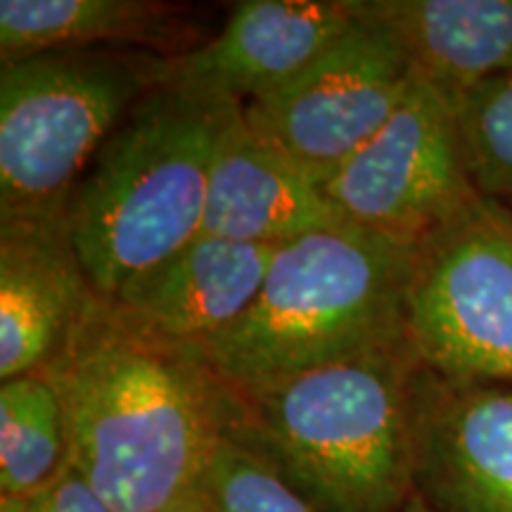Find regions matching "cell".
I'll list each match as a JSON object with an SVG mask.
<instances>
[{"mask_svg":"<svg viewBox=\"0 0 512 512\" xmlns=\"http://www.w3.org/2000/svg\"><path fill=\"white\" fill-rule=\"evenodd\" d=\"M60 394L69 458L117 512H155L200 484L226 387L197 351L131 330L98 297L41 370Z\"/></svg>","mask_w":512,"mask_h":512,"instance_id":"obj_1","label":"cell"},{"mask_svg":"<svg viewBox=\"0 0 512 512\" xmlns=\"http://www.w3.org/2000/svg\"><path fill=\"white\" fill-rule=\"evenodd\" d=\"M240 107L169 81L100 147L67 202L69 233L98 297H114L202 235L216 145Z\"/></svg>","mask_w":512,"mask_h":512,"instance_id":"obj_4","label":"cell"},{"mask_svg":"<svg viewBox=\"0 0 512 512\" xmlns=\"http://www.w3.org/2000/svg\"><path fill=\"white\" fill-rule=\"evenodd\" d=\"M411 406L415 501L432 512H512V384L418 363Z\"/></svg>","mask_w":512,"mask_h":512,"instance_id":"obj_9","label":"cell"},{"mask_svg":"<svg viewBox=\"0 0 512 512\" xmlns=\"http://www.w3.org/2000/svg\"><path fill=\"white\" fill-rule=\"evenodd\" d=\"M406 339L420 366L512 384V209L479 195L413 247Z\"/></svg>","mask_w":512,"mask_h":512,"instance_id":"obj_6","label":"cell"},{"mask_svg":"<svg viewBox=\"0 0 512 512\" xmlns=\"http://www.w3.org/2000/svg\"><path fill=\"white\" fill-rule=\"evenodd\" d=\"M453 112L475 190L512 207V69L465 93Z\"/></svg>","mask_w":512,"mask_h":512,"instance_id":"obj_17","label":"cell"},{"mask_svg":"<svg viewBox=\"0 0 512 512\" xmlns=\"http://www.w3.org/2000/svg\"><path fill=\"white\" fill-rule=\"evenodd\" d=\"M413 81L396 36L361 0V19L347 34L283 88L242 107V117L323 181L387 124Z\"/></svg>","mask_w":512,"mask_h":512,"instance_id":"obj_8","label":"cell"},{"mask_svg":"<svg viewBox=\"0 0 512 512\" xmlns=\"http://www.w3.org/2000/svg\"><path fill=\"white\" fill-rule=\"evenodd\" d=\"M200 489L214 512H323L228 434L216 441Z\"/></svg>","mask_w":512,"mask_h":512,"instance_id":"obj_18","label":"cell"},{"mask_svg":"<svg viewBox=\"0 0 512 512\" xmlns=\"http://www.w3.org/2000/svg\"><path fill=\"white\" fill-rule=\"evenodd\" d=\"M406 349L226 387L223 434L252 448L323 512H401L413 498Z\"/></svg>","mask_w":512,"mask_h":512,"instance_id":"obj_2","label":"cell"},{"mask_svg":"<svg viewBox=\"0 0 512 512\" xmlns=\"http://www.w3.org/2000/svg\"><path fill=\"white\" fill-rule=\"evenodd\" d=\"M27 512H117L102 498L86 477L69 465L48 489H43Z\"/></svg>","mask_w":512,"mask_h":512,"instance_id":"obj_19","label":"cell"},{"mask_svg":"<svg viewBox=\"0 0 512 512\" xmlns=\"http://www.w3.org/2000/svg\"><path fill=\"white\" fill-rule=\"evenodd\" d=\"M320 188L351 226L401 245H418L479 197L453 105L418 74L387 124Z\"/></svg>","mask_w":512,"mask_h":512,"instance_id":"obj_7","label":"cell"},{"mask_svg":"<svg viewBox=\"0 0 512 512\" xmlns=\"http://www.w3.org/2000/svg\"><path fill=\"white\" fill-rule=\"evenodd\" d=\"M171 74V57L131 48H62L3 62L0 221L67 211L100 147Z\"/></svg>","mask_w":512,"mask_h":512,"instance_id":"obj_5","label":"cell"},{"mask_svg":"<svg viewBox=\"0 0 512 512\" xmlns=\"http://www.w3.org/2000/svg\"><path fill=\"white\" fill-rule=\"evenodd\" d=\"M155 512H214V510H211L207 496H204L200 484H197L195 489L185 491V494L178 496L176 501H171L169 505H164V508H159Z\"/></svg>","mask_w":512,"mask_h":512,"instance_id":"obj_20","label":"cell"},{"mask_svg":"<svg viewBox=\"0 0 512 512\" xmlns=\"http://www.w3.org/2000/svg\"><path fill=\"white\" fill-rule=\"evenodd\" d=\"M344 223L318 178L259 136L240 107L216 145L202 235L278 247Z\"/></svg>","mask_w":512,"mask_h":512,"instance_id":"obj_13","label":"cell"},{"mask_svg":"<svg viewBox=\"0 0 512 512\" xmlns=\"http://www.w3.org/2000/svg\"><path fill=\"white\" fill-rule=\"evenodd\" d=\"M363 10L451 105L512 69V0H363Z\"/></svg>","mask_w":512,"mask_h":512,"instance_id":"obj_15","label":"cell"},{"mask_svg":"<svg viewBox=\"0 0 512 512\" xmlns=\"http://www.w3.org/2000/svg\"><path fill=\"white\" fill-rule=\"evenodd\" d=\"M209 38L197 10L159 0H3L0 60L62 48H131L188 55Z\"/></svg>","mask_w":512,"mask_h":512,"instance_id":"obj_14","label":"cell"},{"mask_svg":"<svg viewBox=\"0 0 512 512\" xmlns=\"http://www.w3.org/2000/svg\"><path fill=\"white\" fill-rule=\"evenodd\" d=\"M95 299L67 211L0 221V380L41 373Z\"/></svg>","mask_w":512,"mask_h":512,"instance_id":"obj_12","label":"cell"},{"mask_svg":"<svg viewBox=\"0 0 512 512\" xmlns=\"http://www.w3.org/2000/svg\"><path fill=\"white\" fill-rule=\"evenodd\" d=\"M278 247L197 235L105 302L140 335L195 351L245 316Z\"/></svg>","mask_w":512,"mask_h":512,"instance_id":"obj_11","label":"cell"},{"mask_svg":"<svg viewBox=\"0 0 512 512\" xmlns=\"http://www.w3.org/2000/svg\"><path fill=\"white\" fill-rule=\"evenodd\" d=\"M69 465L67 420L55 384L43 373L0 384V512H27Z\"/></svg>","mask_w":512,"mask_h":512,"instance_id":"obj_16","label":"cell"},{"mask_svg":"<svg viewBox=\"0 0 512 512\" xmlns=\"http://www.w3.org/2000/svg\"><path fill=\"white\" fill-rule=\"evenodd\" d=\"M413 247L351 223L285 242L245 316L197 356L226 387H249L406 349Z\"/></svg>","mask_w":512,"mask_h":512,"instance_id":"obj_3","label":"cell"},{"mask_svg":"<svg viewBox=\"0 0 512 512\" xmlns=\"http://www.w3.org/2000/svg\"><path fill=\"white\" fill-rule=\"evenodd\" d=\"M510 209H512V207H510Z\"/></svg>","mask_w":512,"mask_h":512,"instance_id":"obj_22","label":"cell"},{"mask_svg":"<svg viewBox=\"0 0 512 512\" xmlns=\"http://www.w3.org/2000/svg\"><path fill=\"white\" fill-rule=\"evenodd\" d=\"M358 19L361 0H242L207 43L176 57L171 81L245 107L302 74Z\"/></svg>","mask_w":512,"mask_h":512,"instance_id":"obj_10","label":"cell"},{"mask_svg":"<svg viewBox=\"0 0 512 512\" xmlns=\"http://www.w3.org/2000/svg\"><path fill=\"white\" fill-rule=\"evenodd\" d=\"M401 512H432V510H427L425 505H422L420 501H415V498H411V503H408L406 508H403Z\"/></svg>","mask_w":512,"mask_h":512,"instance_id":"obj_21","label":"cell"}]
</instances>
